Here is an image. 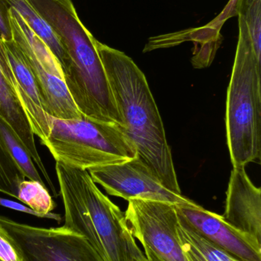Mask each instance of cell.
Here are the masks:
<instances>
[{"label": "cell", "instance_id": "6da1fadb", "mask_svg": "<svg viewBox=\"0 0 261 261\" xmlns=\"http://www.w3.org/2000/svg\"><path fill=\"white\" fill-rule=\"evenodd\" d=\"M95 44L123 121L121 129L162 184L182 194L163 122L145 75L124 52L97 39Z\"/></svg>", "mask_w": 261, "mask_h": 261}, {"label": "cell", "instance_id": "7a4b0ae2", "mask_svg": "<svg viewBox=\"0 0 261 261\" xmlns=\"http://www.w3.org/2000/svg\"><path fill=\"white\" fill-rule=\"evenodd\" d=\"M29 1L56 34L65 51L64 83L77 108L85 117L122 128L96 38L81 22L72 0Z\"/></svg>", "mask_w": 261, "mask_h": 261}, {"label": "cell", "instance_id": "3957f363", "mask_svg": "<svg viewBox=\"0 0 261 261\" xmlns=\"http://www.w3.org/2000/svg\"><path fill=\"white\" fill-rule=\"evenodd\" d=\"M64 208V224L84 238L104 261H135L145 257L125 213L96 186L87 170L56 161Z\"/></svg>", "mask_w": 261, "mask_h": 261}, {"label": "cell", "instance_id": "277c9868", "mask_svg": "<svg viewBox=\"0 0 261 261\" xmlns=\"http://www.w3.org/2000/svg\"><path fill=\"white\" fill-rule=\"evenodd\" d=\"M239 38L227 93V141L234 167H245L261 155V61L246 23L239 16Z\"/></svg>", "mask_w": 261, "mask_h": 261}, {"label": "cell", "instance_id": "5b68a950", "mask_svg": "<svg viewBox=\"0 0 261 261\" xmlns=\"http://www.w3.org/2000/svg\"><path fill=\"white\" fill-rule=\"evenodd\" d=\"M45 146L55 161L81 170L126 162L137 158L136 147L121 127L83 116L79 119L52 118Z\"/></svg>", "mask_w": 261, "mask_h": 261}, {"label": "cell", "instance_id": "8992f818", "mask_svg": "<svg viewBox=\"0 0 261 261\" xmlns=\"http://www.w3.org/2000/svg\"><path fill=\"white\" fill-rule=\"evenodd\" d=\"M9 17L12 38L22 51L36 80L46 113L56 119H81L84 116L70 97L59 61L12 8Z\"/></svg>", "mask_w": 261, "mask_h": 261}, {"label": "cell", "instance_id": "52a82bcc", "mask_svg": "<svg viewBox=\"0 0 261 261\" xmlns=\"http://www.w3.org/2000/svg\"><path fill=\"white\" fill-rule=\"evenodd\" d=\"M126 219L149 261H189L182 251L177 232L176 205L159 201H128Z\"/></svg>", "mask_w": 261, "mask_h": 261}, {"label": "cell", "instance_id": "ba28073f", "mask_svg": "<svg viewBox=\"0 0 261 261\" xmlns=\"http://www.w3.org/2000/svg\"><path fill=\"white\" fill-rule=\"evenodd\" d=\"M0 225L24 261H104L81 234L64 228H40L0 216Z\"/></svg>", "mask_w": 261, "mask_h": 261}, {"label": "cell", "instance_id": "9c48e42d", "mask_svg": "<svg viewBox=\"0 0 261 261\" xmlns=\"http://www.w3.org/2000/svg\"><path fill=\"white\" fill-rule=\"evenodd\" d=\"M95 184L110 196L126 200L140 199L173 205H192L193 201L167 189L139 156L126 162L87 170Z\"/></svg>", "mask_w": 261, "mask_h": 261}, {"label": "cell", "instance_id": "30bf717a", "mask_svg": "<svg viewBox=\"0 0 261 261\" xmlns=\"http://www.w3.org/2000/svg\"><path fill=\"white\" fill-rule=\"evenodd\" d=\"M178 215L202 237L240 261H261V242L231 226L222 216L195 202L176 205Z\"/></svg>", "mask_w": 261, "mask_h": 261}, {"label": "cell", "instance_id": "8fae6325", "mask_svg": "<svg viewBox=\"0 0 261 261\" xmlns=\"http://www.w3.org/2000/svg\"><path fill=\"white\" fill-rule=\"evenodd\" d=\"M0 116L15 130L21 142L24 144L40 173L44 176V180L52 190L55 197L58 193L55 190L53 182L46 170L45 166L40 156L35 135L31 126L29 117L20 101L14 83L13 73L9 64L7 55L0 38Z\"/></svg>", "mask_w": 261, "mask_h": 261}, {"label": "cell", "instance_id": "7c38bea8", "mask_svg": "<svg viewBox=\"0 0 261 261\" xmlns=\"http://www.w3.org/2000/svg\"><path fill=\"white\" fill-rule=\"evenodd\" d=\"M222 217L261 242V190L253 184L245 167H234L231 171Z\"/></svg>", "mask_w": 261, "mask_h": 261}, {"label": "cell", "instance_id": "4fadbf2b", "mask_svg": "<svg viewBox=\"0 0 261 261\" xmlns=\"http://www.w3.org/2000/svg\"><path fill=\"white\" fill-rule=\"evenodd\" d=\"M3 41L14 76V83L20 101L29 117L34 135L44 141L52 128V118L44 110L36 80L21 49L13 39Z\"/></svg>", "mask_w": 261, "mask_h": 261}, {"label": "cell", "instance_id": "5bb4252c", "mask_svg": "<svg viewBox=\"0 0 261 261\" xmlns=\"http://www.w3.org/2000/svg\"><path fill=\"white\" fill-rule=\"evenodd\" d=\"M178 216V236L182 251L188 260L240 261L202 237L190 227L179 215Z\"/></svg>", "mask_w": 261, "mask_h": 261}, {"label": "cell", "instance_id": "9a60e30c", "mask_svg": "<svg viewBox=\"0 0 261 261\" xmlns=\"http://www.w3.org/2000/svg\"><path fill=\"white\" fill-rule=\"evenodd\" d=\"M9 8L19 14L29 28L38 35L59 61L62 70L67 64V56L59 38L39 15L29 0H4Z\"/></svg>", "mask_w": 261, "mask_h": 261}, {"label": "cell", "instance_id": "2e32d148", "mask_svg": "<svg viewBox=\"0 0 261 261\" xmlns=\"http://www.w3.org/2000/svg\"><path fill=\"white\" fill-rule=\"evenodd\" d=\"M0 139L6 146L8 152L22 172L26 179L38 181L45 184L44 178L40 175L38 168L32 161L27 149L18 138L13 128L0 116Z\"/></svg>", "mask_w": 261, "mask_h": 261}, {"label": "cell", "instance_id": "e0dca14e", "mask_svg": "<svg viewBox=\"0 0 261 261\" xmlns=\"http://www.w3.org/2000/svg\"><path fill=\"white\" fill-rule=\"evenodd\" d=\"M17 199L34 211L43 215L52 214L57 206L45 184L38 181H21L18 184Z\"/></svg>", "mask_w": 261, "mask_h": 261}, {"label": "cell", "instance_id": "ac0fdd59", "mask_svg": "<svg viewBox=\"0 0 261 261\" xmlns=\"http://www.w3.org/2000/svg\"><path fill=\"white\" fill-rule=\"evenodd\" d=\"M26 179L0 139V193L17 199L18 184Z\"/></svg>", "mask_w": 261, "mask_h": 261}, {"label": "cell", "instance_id": "d6986e66", "mask_svg": "<svg viewBox=\"0 0 261 261\" xmlns=\"http://www.w3.org/2000/svg\"><path fill=\"white\" fill-rule=\"evenodd\" d=\"M237 15L245 20L254 51L261 61V0H238Z\"/></svg>", "mask_w": 261, "mask_h": 261}, {"label": "cell", "instance_id": "ffe728a7", "mask_svg": "<svg viewBox=\"0 0 261 261\" xmlns=\"http://www.w3.org/2000/svg\"><path fill=\"white\" fill-rule=\"evenodd\" d=\"M0 261H24L21 253L0 225Z\"/></svg>", "mask_w": 261, "mask_h": 261}, {"label": "cell", "instance_id": "44dd1931", "mask_svg": "<svg viewBox=\"0 0 261 261\" xmlns=\"http://www.w3.org/2000/svg\"><path fill=\"white\" fill-rule=\"evenodd\" d=\"M0 206L11 208V210L21 212V213H26V214L32 215V216H36V217L38 218L52 219V220L56 221L58 223H60V222L62 221V217H61V215L56 214V213H53L50 215L41 214V213H37V212L34 211L32 208L28 207L27 205H22V204H20L19 202L9 200V199H4V198L0 197Z\"/></svg>", "mask_w": 261, "mask_h": 261}, {"label": "cell", "instance_id": "7402d4cb", "mask_svg": "<svg viewBox=\"0 0 261 261\" xmlns=\"http://www.w3.org/2000/svg\"><path fill=\"white\" fill-rule=\"evenodd\" d=\"M9 9L4 0H0V38L3 41H10L12 38Z\"/></svg>", "mask_w": 261, "mask_h": 261}, {"label": "cell", "instance_id": "603a6c76", "mask_svg": "<svg viewBox=\"0 0 261 261\" xmlns=\"http://www.w3.org/2000/svg\"><path fill=\"white\" fill-rule=\"evenodd\" d=\"M135 261H149V260H147V258H146V257H143V258L137 259V260H136Z\"/></svg>", "mask_w": 261, "mask_h": 261}]
</instances>
